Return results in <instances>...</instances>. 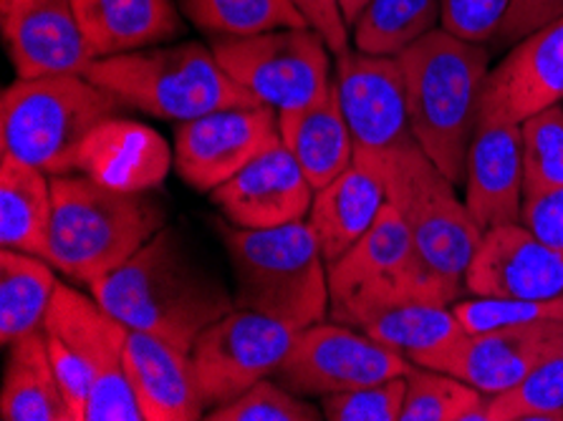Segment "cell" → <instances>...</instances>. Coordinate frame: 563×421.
<instances>
[{
  "label": "cell",
  "instance_id": "obj_4",
  "mask_svg": "<svg viewBox=\"0 0 563 421\" xmlns=\"http://www.w3.org/2000/svg\"><path fill=\"white\" fill-rule=\"evenodd\" d=\"M235 275V306L278 318L294 329L321 323L331 311L329 265L309 220L271 230L220 222Z\"/></svg>",
  "mask_w": 563,
  "mask_h": 421
},
{
  "label": "cell",
  "instance_id": "obj_18",
  "mask_svg": "<svg viewBox=\"0 0 563 421\" xmlns=\"http://www.w3.org/2000/svg\"><path fill=\"white\" fill-rule=\"evenodd\" d=\"M563 101V19L516 43L490 68L483 89L481 119L514 122Z\"/></svg>",
  "mask_w": 563,
  "mask_h": 421
},
{
  "label": "cell",
  "instance_id": "obj_19",
  "mask_svg": "<svg viewBox=\"0 0 563 421\" xmlns=\"http://www.w3.org/2000/svg\"><path fill=\"white\" fill-rule=\"evenodd\" d=\"M556 356H563V323L508 325L467 333L445 374L457 376L488 397H498Z\"/></svg>",
  "mask_w": 563,
  "mask_h": 421
},
{
  "label": "cell",
  "instance_id": "obj_11",
  "mask_svg": "<svg viewBox=\"0 0 563 421\" xmlns=\"http://www.w3.org/2000/svg\"><path fill=\"white\" fill-rule=\"evenodd\" d=\"M412 366L399 351L384 346L354 325L313 323L298 331L276 381L298 397H331L405 376Z\"/></svg>",
  "mask_w": 563,
  "mask_h": 421
},
{
  "label": "cell",
  "instance_id": "obj_10",
  "mask_svg": "<svg viewBox=\"0 0 563 421\" xmlns=\"http://www.w3.org/2000/svg\"><path fill=\"white\" fill-rule=\"evenodd\" d=\"M44 331L56 333L91 368L93 389L87 421H144L126 372L130 325L109 313L93 296L58 282Z\"/></svg>",
  "mask_w": 563,
  "mask_h": 421
},
{
  "label": "cell",
  "instance_id": "obj_43",
  "mask_svg": "<svg viewBox=\"0 0 563 421\" xmlns=\"http://www.w3.org/2000/svg\"><path fill=\"white\" fill-rule=\"evenodd\" d=\"M369 3H372V0H339L341 13H344V21L349 23V29H352V25L360 21V15L364 13V8Z\"/></svg>",
  "mask_w": 563,
  "mask_h": 421
},
{
  "label": "cell",
  "instance_id": "obj_23",
  "mask_svg": "<svg viewBox=\"0 0 563 421\" xmlns=\"http://www.w3.org/2000/svg\"><path fill=\"white\" fill-rule=\"evenodd\" d=\"M126 372L144 421H198L208 411L192 356L155 333L130 329Z\"/></svg>",
  "mask_w": 563,
  "mask_h": 421
},
{
  "label": "cell",
  "instance_id": "obj_6",
  "mask_svg": "<svg viewBox=\"0 0 563 421\" xmlns=\"http://www.w3.org/2000/svg\"><path fill=\"white\" fill-rule=\"evenodd\" d=\"M87 79L112 91L124 109L169 122H190L220 109L261 104L230 79L216 51L195 41L97 58Z\"/></svg>",
  "mask_w": 563,
  "mask_h": 421
},
{
  "label": "cell",
  "instance_id": "obj_12",
  "mask_svg": "<svg viewBox=\"0 0 563 421\" xmlns=\"http://www.w3.org/2000/svg\"><path fill=\"white\" fill-rule=\"evenodd\" d=\"M294 325L235 308L205 329L190 351L205 407L216 409L276 374L298 336Z\"/></svg>",
  "mask_w": 563,
  "mask_h": 421
},
{
  "label": "cell",
  "instance_id": "obj_37",
  "mask_svg": "<svg viewBox=\"0 0 563 421\" xmlns=\"http://www.w3.org/2000/svg\"><path fill=\"white\" fill-rule=\"evenodd\" d=\"M407 379L362 386V389L331 394L321 399L323 419L329 421H399L405 407Z\"/></svg>",
  "mask_w": 563,
  "mask_h": 421
},
{
  "label": "cell",
  "instance_id": "obj_13",
  "mask_svg": "<svg viewBox=\"0 0 563 421\" xmlns=\"http://www.w3.org/2000/svg\"><path fill=\"white\" fill-rule=\"evenodd\" d=\"M334 84L354 140V154L382 159L415 147L405 74L397 56L346 51L336 62Z\"/></svg>",
  "mask_w": 563,
  "mask_h": 421
},
{
  "label": "cell",
  "instance_id": "obj_35",
  "mask_svg": "<svg viewBox=\"0 0 563 421\" xmlns=\"http://www.w3.org/2000/svg\"><path fill=\"white\" fill-rule=\"evenodd\" d=\"M467 333L508 329V325L563 323V296L553 298H460L452 303Z\"/></svg>",
  "mask_w": 563,
  "mask_h": 421
},
{
  "label": "cell",
  "instance_id": "obj_7",
  "mask_svg": "<svg viewBox=\"0 0 563 421\" xmlns=\"http://www.w3.org/2000/svg\"><path fill=\"white\" fill-rule=\"evenodd\" d=\"M369 162L387 185V202L405 218L420 263L450 293L463 296L483 230L467 204L460 202L455 185L434 167L420 144Z\"/></svg>",
  "mask_w": 563,
  "mask_h": 421
},
{
  "label": "cell",
  "instance_id": "obj_40",
  "mask_svg": "<svg viewBox=\"0 0 563 421\" xmlns=\"http://www.w3.org/2000/svg\"><path fill=\"white\" fill-rule=\"evenodd\" d=\"M563 19V0H510V8L493 38L496 48H514L516 43Z\"/></svg>",
  "mask_w": 563,
  "mask_h": 421
},
{
  "label": "cell",
  "instance_id": "obj_2",
  "mask_svg": "<svg viewBox=\"0 0 563 421\" xmlns=\"http://www.w3.org/2000/svg\"><path fill=\"white\" fill-rule=\"evenodd\" d=\"M415 140L452 185L465 182L467 149L481 122L490 51L438 29L397 54Z\"/></svg>",
  "mask_w": 563,
  "mask_h": 421
},
{
  "label": "cell",
  "instance_id": "obj_27",
  "mask_svg": "<svg viewBox=\"0 0 563 421\" xmlns=\"http://www.w3.org/2000/svg\"><path fill=\"white\" fill-rule=\"evenodd\" d=\"M54 218L51 175L25 162L0 157V245L48 257V232Z\"/></svg>",
  "mask_w": 563,
  "mask_h": 421
},
{
  "label": "cell",
  "instance_id": "obj_25",
  "mask_svg": "<svg viewBox=\"0 0 563 421\" xmlns=\"http://www.w3.org/2000/svg\"><path fill=\"white\" fill-rule=\"evenodd\" d=\"M93 58L132 54L183 33L173 0H71Z\"/></svg>",
  "mask_w": 563,
  "mask_h": 421
},
{
  "label": "cell",
  "instance_id": "obj_33",
  "mask_svg": "<svg viewBox=\"0 0 563 421\" xmlns=\"http://www.w3.org/2000/svg\"><path fill=\"white\" fill-rule=\"evenodd\" d=\"M523 197H539L563 187V107H549L520 122Z\"/></svg>",
  "mask_w": 563,
  "mask_h": 421
},
{
  "label": "cell",
  "instance_id": "obj_29",
  "mask_svg": "<svg viewBox=\"0 0 563 421\" xmlns=\"http://www.w3.org/2000/svg\"><path fill=\"white\" fill-rule=\"evenodd\" d=\"M56 275L46 257L8 251L0 253V341H15L44 331L51 300L56 293Z\"/></svg>",
  "mask_w": 563,
  "mask_h": 421
},
{
  "label": "cell",
  "instance_id": "obj_28",
  "mask_svg": "<svg viewBox=\"0 0 563 421\" xmlns=\"http://www.w3.org/2000/svg\"><path fill=\"white\" fill-rule=\"evenodd\" d=\"M8 364L0 389L3 421H71L62 384L51 366L46 333H33L8 346Z\"/></svg>",
  "mask_w": 563,
  "mask_h": 421
},
{
  "label": "cell",
  "instance_id": "obj_17",
  "mask_svg": "<svg viewBox=\"0 0 563 421\" xmlns=\"http://www.w3.org/2000/svg\"><path fill=\"white\" fill-rule=\"evenodd\" d=\"M313 192L294 154L280 142L212 190L210 200L230 225L271 230L309 218Z\"/></svg>",
  "mask_w": 563,
  "mask_h": 421
},
{
  "label": "cell",
  "instance_id": "obj_22",
  "mask_svg": "<svg viewBox=\"0 0 563 421\" xmlns=\"http://www.w3.org/2000/svg\"><path fill=\"white\" fill-rule=\"evenodd\" d=\"M175 152L152 126L109 117L84 140L76 171L122 192H150L165 182Z\"/></svg>",
  "mask_w": 563,
  "mask_h": 421
},
{
  "label": "cell",
  "instance_id": "obj_34",
  "mask_svg": "<svg viewBox=\"0 0 563 421\" xmlns=\"http://www.w3.org/2000/svg\"><path fill=\"white\" fill-rule=\"evenodd\" d=\"M488 421H563V356L545 361L514 389L490 397Z\"/></svg>",
  "mask_w": 563,
  "mask_h": 421
},
{
  "label": "cell",
  "instance_id": "obj_16",
  "mask_svg": "<svg viewBox=\"0 0 563 421\" xmlns=\"http://www.w3.org/2000/svg\"><path fill=\"white\" fill-rule=\"evenodd\" d=\"M465 290L477 298L563 296V253L553 251L523 222L483 232Z\"/></svg>",
  "mask_w": 563,
  "mask_h": 421
},
{
  "label": "cell",
  "instance_id": "obj_30",
  "mask_svg": "<svg viewBox=\"0 0 563 421\" xmlns=\"http://www.w3.org/2000/svg\"><path fill=\"white\" fill-rule=\"evenodd\" d=\"M180 11L216 38H249L280 29H311L294 0H180Z\"/></svg>",
  "mask_w": 563,
  "mask_h": 421
},
{
  "label": "cell",
  "instance_id": "obj_14",
  "mask_svg": "<svg viewBox=\"0 0 563 421\" xmlns=\"http://www.w3.org/2000/svg\"><path fill=\"white\" fill-rule=\"evenodd\" d=\"M276 144H280L276 109L266 104L220 109L177 126L175 169L187 187L212 192Z\"/></svg>",
  "mask_w": 563,
  "mask_h": 421
},
{
  "label": "cell",
  "instance_id": "obj_36",
  "mask_svg": "<svg viewBox=\"0 0 563 421\" xmlns=\"http://www.w3.org/2000/svg\"><path fill=\"white\" fill-rule=\"evenodd\" d=\"M210 421H319L323 411L303 401L284 384L261 379L241 397L210 409Z\"/></svg>",
  "mask_w": 563,
  "mask_h": 421
},
{
  "label": "cell",
  "instance_id": "obj_9",
  "mask_svg": "<svg viewBox=\"0 0 563 421\" xmlns=\"http://www.w3.org/2000/svg\"><path fill=\"white\" fill-rule=\"evenodd\" d=\"M212 51L230 79L276 111L303 109L334 89L331 48L313 29L216 38Z\"/></svg>",
  "mask_w": 563,
  "mask_h": 421
},
{
  "label": "cell",
  "instance_id": "obj_42",
  "mask_svg": "<svg viewBox=\"0 0 563 421\" xmlns=\"http://www.w3.org/2000/svg\"><path fill=\"white\" fill-rule=\"evenodd\" d=\"M298 11L306 15L311 29L321 33L323 41L329 43L331 54H346L349 51V23L341 13L339 0H294Z\"/></svg>",
  "mask_w": 563,
  "mask_h": 421
},
{
  "label": "cell",
  "instance_id": "obj_38",
  "mask_svg": "<svg viewBox=\"0 0 563 421\" xmlns=\"http://www.w3.org/2000/svg\"><path fill=\"white\" fill-rule=\"evenodd\" d=\"M508 8L510 0H440V25L452 36L488 46Z\"/></svg>",
  "mask_w": 563,
  "mask_h": 421
},
{
  "label": "cell",
  "instance_id": "obj_8",
  "mask_svg": "<svg viewBox=\"0 0 563 421\" xmlns=\"http://www.w3.org/2000/svg\"><path fill=\"white\" fill-rule=\"evenodd\" d=\"M331 318L387 300H428L452 306L457 296L424 268L402 214L387 202L360 243L329 265Z\"/></svg>",
  "mask_w": 563,
  "mask_h": 421
},
{
  "label": "cell",
  "instance_id": "obj_26",
  "mask_svg": "<svg viewBox=\"0 0 563 421\" xmlns=\"http://www.w3.org/2000/svg\"><path fill=\"white\" fill-rule=\"evenodd\" d=\"M278 132L313 190L327 187L354 162V140L339 104L336 84L321 101L278 111Z\"/></svg>",
  "mask_w": 563,
  "mask_h": 421
},
{
  "label": "cell",
  "instance_id": "obj_32",
  "mask_svg": "<svg viewBox=\"0 0 563 421\" xmlns=\"http://www.w3.org/2000/svg\"><path fill=\"white\" fill-rule=\"evenodd\" d=\"M440 25V0H372L352 25L364 54L397 56L409 43Z\"/></svg>",
  "mask_w": 563,
  "mask_h": 421
},
{
  "label": "cell",
  "instance_id": "obj_21",
  "mask_svg": "<svg viewBox=\"0 0 563 421\" xmlns=\"http://www.w3.org/2000/svg\"><path fill=\"white\" fill-rule=\"evenodd\" d=\"M334 321L369 333L384 346L399 351L409 364L428 366L434 372H448L452 356L467 339L452 306L428 300H387L356 308Z\"/></svg>",
  "mask_w": 563,
  "mask_h": 421
},
{
  "label": "cell",
  "instance_id": "obj_20",
  "mask_svg": "<svg viewBox=\"0 0 563 421\" xmlns=\"http://www.w3.org/2000/svg\"><path fill=\"white\" fill-rule=\"evenodd\" d=\"M520 124L481 119L467 149L465 204L483 232L520 222L523 214Z\"/></svg>",
  "mask_w": 563,
  "mask_h": 421
},
{
  "label": "cell",
  "instance_id": "obj_31",
  "mask_svg": "<svg viewBox=\"0 0 563 421\" xmlns=\"http://www.w3.org/2000/svg\"><path fill=\"white\" fill-rule=\"evenodd\" d=\"M399 421H488L490 397L457 376L412 364Z\"/></svg>",
  "mask_w": 563,
  "mask_h": 421
},
{
  "label": "cell",
  "instance_id": "obj_5",
  "mask_svg": "<svg viewBox=\"0 0 563 421\" xmlns=\"http://www.w3.org/2000/svg\"><path fill=\"white\" fill-rule=\"evenodd\" d=\"M124 109L112 91L81 74L15 79L0 97L3 154L44 169L71 175L91 129Z\"/></svg>",
  "mask_w": 563,
  "mask_h": 421
},
{
  "label": "cell",
  "instance_id": "obj_39",
  "mask_svg": "<svg viewBox=\"0 0 563 421\" xmlns=\"http://www.w3.org/2000/svg\"><path fill=\"white\" fill-rule=\"evenodd\" d=\"M46 333V348L51 366H54L56 379L62 384V391L71 411V421H87V407L93 389V374L87 361L64 343L56 333Z\"/></svg>",
  "mask_w": 563,
  "mask_h": 421
},
{
  "label": "cell",
  "instance_id": "obj_3",
  "mask_svg": "<svg viewBox=\"0 0 563 421\" xmlns=\"http://www.w3.org/2000/svg\"><path fill=\"white\" fill-rule=\"evenodd\" d=\"M54 218L46 261L71 280L97 282L124 265L167 225L150 192H122L87 175H54Z\"/></svg>",
  "mask_w": 563,
  "mask_h": 421
},
{
  "label": "cell",
  "instance_id": "obj_15",
  "mask_svg": "<svg viewBox=\"0 0 563 421\" xmlns=\"http://www.w3.org/2000/svg\"><path fill=\"white\" fill-rule=\"evenodd\" d=\"M0 29L19 79L87 76L91 54L71 0H0Z\"/></svg>",
  "mask_w": 563,
  "mask_h": 421
},
{
  "label": "cell",
  "instance_id": "obj_1",
  "mask_svg": "<svg viewBox=\"0 0 563 421\" xmlns=\"http://www.w3.org/2000/svg\"><path fill=\"white\" fill-rule=\"evenodd\" d=\"M89 290L130 329L155 333L187 354L208 325L238 308L235 293L205 265L183 232L167 225Z\"/></svg>",
  "mask_w": 563,
  "mask_h": 421
},
{
  "label": "cell",
  "instance_id": "obj_24",
  "mask_svg": "<svg viewBox=\"0 0 563 421\" xmlns=\"http://www.w3.org/2000/svg\"><path fill=\"white\" fill-rule=\"evenodd\" d=\"M387 204V185L369 159L356 157L336 179L313 192L309 225L327 265L360 243Z\"/></svg>",
  "mask_w": 563,
  "mask_h": 421
},
{
  "label": "cell",
  "instance_id": "obj_41",
  "mask_svg": "<svg viewBox=\"0 0 563 421\" xmlns=\"http://www.w3.org/2000/svg\"><path fill=\"white\" fill-rule=\"evenodd\" d=\"M520 222L533 230L545 245L563 253V187L539 197H528Z\"/></svg>",
  "mask_w": 563,
  "mask_h": 421
}]
</instances>
